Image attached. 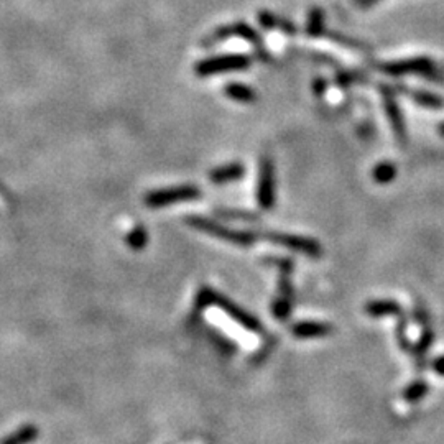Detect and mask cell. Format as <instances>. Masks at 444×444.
<instances>
[{
	"label": "cell",
	"mask_w": 444,
	"mask_h": 444,
	"mask_svg": "<svg viewBox=\"0 0 444 444\" xmlns=\"http://www.w3.org/2000/svg\"><path fill=\"white\" fill-rule=\"evenodd\" d=\"M380 68H382V71H384V73L391 74V76L417 73V74H423L424 78L441 81V76H438L436 69H434L433 61L428 60V58H413V60H405V61H394V63L382 64Z\"/></svg>",
	"instance_id": "7a4b0ae2"
},
{
	"label": "cell",
	"mask_w": 444,
	"mask_h": 444,
	"mask_svg": "<svg viewBox=\"0 0 444 444\" xmlns=\"http://www.w3.org/2000/svg\"><path fill=\"white\" fill-rule=\"evenodd\" d=\"M242 36L245 40H250L254 45H261L262 46V40L258 39V35L255 33L252 28L245 23H235V25L226 27V28H219L212 36V40H221V39H228V36Z\"/></svg>",
	"instance_id": "52a82bcc"
},
{
	"label": "cell",
	"mask_w": 444,
	"mask_h": 444,
	"mask_svg": "<svg viewBox=\"0 0 444 444\" xmlns=\"http://www.w3.org/2000/svg\"><path fill=\"white\" fill-rule=\"evenodd\" d=\"M242 174H244L242 165L234 163V165H228V167L214 169V172L211 173V179L214 183H228V181H233V179H239Z\"/></svg>",
	"instance_id": "8fae6325"
},
{
	"label": "cell",
	"mask_w": 444,
	"mask_h": 444,
	"mask_svg": "<svg viewBox=\"0 0 444 444\" xmlns=\"http://www.w3.org/2000/svg\"><path fill=\"white\" fill-rule=\"evenodd\" d=\"M201 191L196 186H179L172 188V190H162L150 193L146 196V206L150 207H163L168 204H174V202H183L200 197Z\"/></svg>",
	"instance_id": "3957f363"
},
{
	"label": "cell",
	"mask_w": 444,
	"mask_h": 444,
	"mask_svg": "<svg viewBox=\"0 0 444 444\" xmlns=\"http://www.w3.org/2000/svg\"><path fill=\"white\" fill-rule=\"evenodd\" d=\"M333 331V326L326 324V323H311V321H306V323H300L293 328V334L295 338L301 339H310V338H323L331 334Z\"/></svg>",
	"instance_id": "ba28073f"
},
{
	"label": "cell",
	"mask_w": 444,
	"mask_h": 444,
	"mask_svg": "<svg viewBox=\"0 0 444 444\" xmlns=\"http://www.w3.org/2000/svg\"><path fill=\"white\" fill-rule=\"evenodd\" d=\"M395 173H396V169H395L394 165L382 163V165H379V167H375V169H374V179L377 183H382V184L390 183L391 179L395 178Z\"/></svg>",
	"instance_id": "9a60e30c"
},
{
	"label": "cell",
	"mask_w": 444,
	"mask_h": 444,
	"mask_svg": "<svg viewBox=\"0 0 444 444\" xmlns=\"http://www.w3.org/2000/svg\"><path fill=\"white\" fill-rule=\"evenodd\" d=\"M382 91H384V104H385L387 116H389L390 124H391V127H394L396 139H398L400 141H403L405 140V125H403V120H401V114H400L398 106H396V102L394 99V94H391L387 88H382Z\"/></svg>",
	"instance_id": "8992f818"
},
{
	"label": "cell",
	"mask_w": 444,
	"mask_h": 444,
	"mask_svg": "<svg viewBox=\"0 0 444 444\" xmlns=\"http://www.w3.org/2000/svg\"><path fill=\"white\" fill-rule=\"evenodd\" d=\"M367 314L374 316V318H380V316H390V314H400L401 308L396 301L390 300H380V301H370L366 306Z\"/></svg>",
	"instance_id": "9c48e42d"
},
{
	"label": "cell",
	"mask_w": 444,
	"mask_h": 444,
	"mask_svg": "<svg viewBox=\"0 0 444 444\" xmlns=\"http://www.w3.org/2000/svg\"><path fill=\"white\" fill-rule=\"evenodd\" d=\"M441 132H443V134H444V125H443V127H441Z\"/></svg>",
	"instance_id": "44dd1931"
},
{
	"label": "cell",
	"mask_w": 444,
	"mask_h": 444,
	"mask_svg": "<svg viewBox=\"0 0 444 444\" xmlns=\"http://www.w3.org/2000/svg\"><path fill=\"white\" fill-rule=\"evenodd\" d=\"M431 367L438 375L444 377V356H439V357L434 359V361L431 362Z\"/></svg>",
	"instance_id": "d6986e66"
},
{
	"label": "cell",
	"mask_w": 444,
	"mask_h": 444,
	"mask_svg": "<svg viewBox=\"0 0 444 444\" xmlns=\"http://www.w3.org/2000/svg\"><path fill=\"white\" fill-rule=\"evenodd\" d=\"M258 22H261V25L263 28H267V30H273V28H282V32L290 33V35H293V33L296 32V28H295V25H293L291 22L282 20V18H278L277 15H273V13H270V12L258 13Z\"/></svg>",
	"instance_id": "30bf717a"
},
{
	"label": "cell",
	"mask_w": 444,
	"mask_h": 444,
	"mask_svg": "<svg viewBox=\"0 0 444 444\" xmlns=\"http://www.w3.org/2000/svg\"><path fill=\"white\" fill-rule=\"evenodd\" d=\"M250 66V58L244 55H228L217 58L204 60L196 66V73L200 76H211V74L229 73V71H240Z\"/></svg>",
	"instance_id": "6da1fadb"
},
{
	"label": "cell",
	"mask_w": 444,
	"mask_h": 444,
	"mask_svg": "<svg viewBox=\"0 0 444 444\" xmlns=\"http://www.w3.org/2000/svg\"><path fill=\"white\" fill-rule=\"evenodd\" d=\"M226 94H228L230 99H235V101L240 102H252L255 99L252 89L244 86V84H230V86L226 88Z\"/></svg>",
	"instance_id": "5bb4252c"
},
{
	"label": "cell",
	"mask_w": 444,
	"mask_h": 444,
	"mask_svg": "<svg viewBox=\"0 0 444 444\" xmlns=\"http://www.w3.org/2000/svg\"><path fill=\"white\" fill-rule=\"evenodd\" d=\"M306 33L310 36H319L324 33V13L319 7H314L310 11L308 23H306Z\"/></svg>",
	"instance_id": "4fadbf2b"
},
{
	"label": "cell",
	"mask_w": 444,
	"mask_h": 444,
	"mask_svg": "<svg viewBox=\"0 0 444 444\" xmlns=\"http://www.w3.org/2000/svg\"><path fill=\"white\" fill-rule=\"evenodd\" d=\"M145 240H146L145 230L144 229H137L135 233L129 237V244L134 249H140V247H144V245H145Z\"/></svg>",
	"instance_id": "ac0fdd59"
},
{
	"label": "cell",
	"mask_w": 444,
	"mask_h": 444,
	"mask_svg": "<svg viewBox=\"0 0 444 444\" xmlns=\"http://www.w3.org/2000/svg\"><path fill=\"white\" fill-rule=\"evenodd\" d=\"M412 97L417 102L422 104V106H428V107H441L443 106L441 99L436 97V96H433V94H428V92L412 91Z\"/></svg>",
	"instance_id": "2e32d148"
},
{
	"label": "cell",
	"mask_w": 444,
	"mask_h": 444,
	"mask_svg": "<svg viewBox=\"0 0 444 444\" xmlns=\"http://www.w3.org/2000/svg\"><path fill=\"white\" fill-rule=\"evenodd\" d=\"M270 242L285 245V247L291 250H298V252H303L308 257H319L321 255V247L318 242L310 239L303 237H296V235H283V234H272L268 235Z\"/></svg>",
	"instance_id": "5b68a950"
},
{
	"label": "cell",
	"mask_w": 444,
	"mask_h": 444,
	"mask_svg": "<svg viewBox=\"0 0 444 444\" xmlns=\"http://www.w3.org/2000/svg\"><path fill=\"white\" fill-rule=\"evenodd\" d=\"M329 36H331V39H333V40H336L338 43H341V45H344V46H349V48L366 50V46H363V45L357 43V41H354V40H349V39H346V36H342V35H338V33H329Z\"/></svg>",
	"instance_id": "e0dca14e"
},
{
	"label": "cell",
	"mask_w": 444,
	"mask_h": 444,
	"mask_svg": "<svg viewBox=\"0 0 444 444\" xmlns=\"http://www.w3.org/2000/svg\"><path fill=\"white\" fill-rule=\"evenodd\" d=\"M258 204L263 209H270L275 204V176H273V165L268 158L262 162L261 179H258Z\"/></svg>",
	"instance_id": "277c9868"
},
{
	"label": "cell",
	"mask_w": 444,
	"mask_h": 444,
	"mask_svg": "<svg viewBox=\"0 0 444 444\" xmlns=\"http://www.w3.org/2000/svg\"><path fill=\"white\" fill-rule=\"evenodd\" d=\"M356 2H357V6L361 7V8H368V7L374 6L377 0H356Z\"/></svg>",
	"instance_id": "ffe728a7"
},
{
	"label": "cell",
	"mask_w": 444,
	"mask_h": 444,
	"mask_svg": "<svg viewBox=\"0 0 444 444\" xmlns=\"http://www.w3.org/2000/svg\"><path fill=\"white\" fill-rule=\"evenodd\" d=\"M429 391V387L424 380H415L410 384L406 389L403 390V394H401V396H403L405 401H408V403H418L419 400H423L424 396H426V394Z\"/></svg>",
	"instance_id": "7c38bea8"
}]
</instances>
